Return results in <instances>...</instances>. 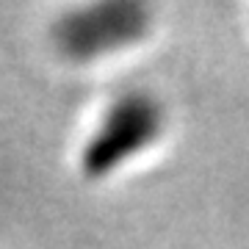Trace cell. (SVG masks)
<instances>
[{"instance_id":"2","label":"cell","mask_w":249,"mask_h":249,"mask_svg":"<svg viewBox=\"0 0 249 249\" xmlns=\"http://www.w3.org/2000/svg\"><path fill=\"white\" fill-rule=\"evenodd\" d=\"M150 28V14L136 3H100L72 11L55 28V45L72 61H97L133 47Z\"/></svg>"},{"instance_id":"1","label":"cell","mask_w":249,"mask_h":249,"mask_svg":"<svg viewBox=\"0 0 249 249\" xmlns=\"http://www.w3.org/2000/svg\"><path fill=\"white\" fill-rule=\"evenodd\" d=\"M163 108L147 91H130L106 108L94 133L80 150V169L91 180L119 169L160 139Z\"/></svg>"}]
</instances>
